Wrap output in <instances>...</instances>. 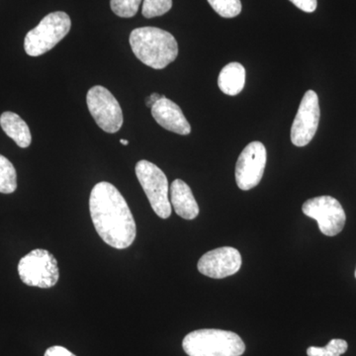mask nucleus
<instances>
[{"label": "nucleus", "mask_w": 356, "mask_h": 356, "mask_svg": "<svg viewBox=\"0 0 356 356\" xmlns=\"http://www.w3.org/2000/svg\"><path fill=\"white\" fill-rule=\"evenodd\" d=\"M20 280L28 286L51 288L60 277L58 261L48 250H32L20 259L18 264Z\"/></svg>", "instance_id": "nucleus-6"}, {"label": "nucleus", "mask_w": 356, "mask_h": 356, "mask_svg": "<svg viewBox=\"0 0 356 356\" xmlns=\"http://www.w3.org/2000/svg\"><path fill=\"white\" fill-rule=\"evenodd\" d=\"M0 126L4 133L16 143L18 147L26 149L31 145L32 136L27 123L14 112L6 111L0 116Z\"/></svg>", "instance_id": "nucleus-14"}, {"label": "nucleus", "mask_w": 356, "mask_h": 356, "mask_svg": "<svg viewBox=\"0 0 356 356\" xmlns=\"http://www.w3.org/2000/svg\"><path fill=\"white\" fill-rule=\"evenodd\" d=\"M44 356H76L63 346H51L44 353Z\"/></svg>", "instance_id": "nucleus-22"}, {"label": "nucleus", "mask_w": 356, "mask_h": 356, "mask_svg": "<svg viewBox=\"0 0 356 356\" xmlns=\"http://www.w3.org/2000/svg\"><path fill=\"white\" fill-rule=\"evenodd\" d=\"M163 95H159V93H153L147 98V106L152 109V107L158 102Z\"/></svg>", "instance_id": "nucleus-23"}, {"label": "nucleus", "mask_w": 356, "mask_h": 356, "mask_svg": "<svg viewBox=\"0 0 356 356\" xmlns=\"http://www.w3.org/2000/svg\"><path fill=\"white\" fill-rule=\"evenodd\" d=\"M245 84V70L240 63H229L222 67L218 86L225 95L235 96L242 92Z\"/></svg>", "instance_id": "nucleus-15"}, {"label": "nucleus", "mask_w": 356, "mask_h": 356, "mask_svg": "<svg viewBox=\"0 0 356 356\" xmlns=\"http://www.w3.org/2000/svg\"><path fill=\"white\" fill-rule=\"evenodd\" d=\"M120 143L122 145H124V146H128V145H129V140H127L121 139Z\"/></svg>", "instance_id": "nucleus-24"}, {"label": "nucleus", "mask_w": 356, "mask_h": 356, "mask_svg": "<svg viewBox=\"0 0 356 356\" xmlns=\"http://www.w3.org/2000/svg\"><path fill=\"white\" fill-rule=\"evenodd\" d=\"M304 214L318 222V229L325 236L339 235L344 228L346 216L343 206L331 196L309 199L302 207Z\"/></svg>", "instance_id": "nucleus-8"}, {"label": "nucleus", "mask_w": 356, "mask_h": 356, "mask_svg": "<svg viewBox=\"0 0 356 356\" xmlns=\"http://www.w3.org/2000/svg\"><path fill=\"white\" fill-rule=\"evenodd\" d=\"M182 348L189 356H241L245 353V344L235 332L203 329L189 332L182 341Z\"/></svg>", "instance_id": "nucleus-3"}, {"label": "nucleus", "mask_w": 356, "mask_h": 356, "mask_svg": "<svg viewBox=\"0 0 356 356\" xmlns=\"http://www.w3.org/2000/svg\"><path fill=\"white\" fill-rule=\"evenodd\" d=\"M211 7L224 18H234L242 13L241 0H208Z\"/></svg>", "instance_id": "nucleus-18"}, {"label": "nucleus", "mask_w": 356, "mask_h": 356, "mask_svg": "<svg viewBox=\"0 0 356 356\" xmlns=\"http://www.w3.org/2000/svg\"><path fill=\"white\" fill-rule=\"evenodd\" d=\"M152 115L154 120L165 130L170 131L178 135H189L191 126L185 118L184 112L177 103L163 96L156 104L152 107Z\"/></svg>", "instance_id": "nucleus-12"}, {"label": "nucleus", "mask_w": 356, "mask_h": 356, "mask_svg": "<svg viewBox=\"0 0 356 356\" xmlns=\"http://www.w3.org/2000/svg\"><path fill=\"white\" fill-rule=\"evenodd\" d=\"M170 204L178 216L185 220H193L199 215L198 204L191 187L184 180L175 179L170 185Z\"/></svg>", "instance_id": "nucleus-13"}, {"label": "nucleus", "mask_w": 356, "mask_h": 356, "mask_svg": "<svg viewBox=\"0 0 356 356\" xmlns=\"http://www.w3.org/2000/svg\"><path fill=\"white\" fill-rule=\"evenodd\" d=\"M320 105L317 93L308 90L302 98L291 128V142L296 147H305L315 137L320 122Z\"/></svg>", "instance_id": "nucleus-10"}, {"label": "nucleus", "mask_w": 356, "mask_h": 356, "mask_svg": "<svg viewBox=\"0 0 356 356\" xmlns=\"http://www.w3.org/2000/svg\"><path fill=\"white\" fill-rule=\"evenodd\" d=\"M136 175L156 215L168 219L172 215V204L168 197V181L165 172L149 161H140L136 165Z\"/></svg>", "instance_id": "nucleus-5"}, {"label": "nucleus", "mask_w": 356, "mask_h": 356, "mask_svg": "<svg viewBox=\"0 0 356 356\" xmlns=\"http://www.w3.org/2000/svg\"><path fill=\"white\" fill-rule=\"evenodd\" d=\"M72 21L63 11L48 14L26 35L24 49L30 57H39L51 51L69 34Z\"/></svg>", "instance_id": "nucleus-4"}, {"label": "nucleus", "mask_w": 356, "mask_h": 356, "mask_svg": "<svg viewBox=\"0 0 356 356\" xmlns=\"http://www.w3.org/2000/svg\"><path fill=\"white\" fill-rule=\"evenodd\" d=\"M17 188V173L11 161L0 154V193L10 194Z\"/></svg>", "instance_id": "nucleus-16"}, {"label": "nucleus", "mask_w": 356, "mask_h": 356, "mask_svg": "<svg viewBox=\"0 0 356 356\" xmlns=\"http://www.w3.org/2000/svg\"><path fill=\"white\" fill-rule=\"evenodd\" d=\"M89 212L100 238L110 247L124 250L137 235L135 220L125 198L109 182L93 187L89 198Z\"/></svg>", "instance_id": "nucleus-1"}, {"label": "nucleus", "mask_w": 356, "mask_h": 356, "mask_svg": "<svg viewBox=\"0 0 356 356\" xmlns=\"http://www.w3.org/2000/svg\"><path fill=\"white\" fill-rule=\"evenodd\" d=\"M242 266V255L235 248H215L199 259V273L207 277L222 280L234 275Z\"/></svg>", "instance_id": "nucleus-11"}, {"label": "nucleus", "mask_w": 356, "mask_h": 356, "mask_svg": "<svg viewBox=\"0 0 356 356\" xmlns=\"http://www.w3.org/2000/svg\"><path fill=\"white\" fill-rule=\"evenodd\" d=\"M348 344L343 339H332L325 348L310 346L307 350L308 356H341L348 350Z\"/></svg>", "instance_id": "nucleus-17"}, {"label": "nucleus", "mask_w": 356, "mask_h": 356, "mask_svg": "<svg viewBox=\"0 0 356 356\" xmlns=\"http://www.w3.org/2000/svg\"><path fill=\"white\" fill-rule=\"evenodd\" d=\"M267 161L266 149L261 142H252L243 149L236 165V181L238 188H254L264 177Z\"/></svg>", "instance_id": "nucleus-9"}, {"label": "nucleus", "mask_w": 356, "mask_h": 356, "mask_svg": "<svg viewBox=\"0 0 356 356\" xmlns=\"http://www.w3.org/2000/svg\"><path fill=\"white\" fill-rule=\"evenodd\" d=\"M172 0H144L142 13L146 18L158 17L172 9Z\"/></svg>", "instance_id": "nucleus-19"}, {"label": "nucleus", "mask_w": 356, "mask_h": 356, "mask_svg": "<svg viewBox=\"0 0 356 356\" xmlns=\"http://www.w3.org/2000/svg\"><path fill=\"white\" fill-rule=\"evenodd\" d=\"M355 277H356V269H355Z\"/></svg>", "instance_id": "nucleus-25"}, {"label": "nucleus", "mask_w": 356, "mask_h": 356, "mask_svg": "<svg viewBox=\"0 0 356 356\" xmlns=\"http://www.w3.org/2000/svg\"><path fill=\"white\" fill-rule=\"evenodd\" d=\"M86 102L91 116L104 132L114 134L123 125V112L114 95L104 86H95L89 89Z\"/></svg>", "instance_id": "nucleus-7"}, {"label": "nucleus", "mask_w": 356, "mask_h": 356, "mask_svg": "<svg viewBox=\"0 0 356 356\" xmlns=\"http://www.w3.org/2000/svg\"><path fill=\"white\" fill-rule=\"evenodd\" d=\"M142 0H111L110 6L117 16L131 18L137 14Z\"/></svg>", "instance_id": "nucleus-20"}, {"label": "nucleus", "mask_w": 356, "mask_h": 356, "mask_svg": "<svg viewBox=\"0 0 356 356\" xmlns=\"http://www.w3.org/2000/svg\"><path fill=\"white\" fill-rule=\"evenodd\" d=\"M290 1L302 11L308 13H314L318 6L317 0H290Z\"/></svg>", "instance_id": "nucleus-21"}, {"label": "nucleus", "mask_w": 356, "mask_h": 356, "mask_svg": "<svg viewBox=\"0 0 356 356\" xmlns=\"http://www.w3.org/2000/svg\"><path fill=\"white\" fill-rule=\"evenodd\" d=\"M130 44L134 55L143 64L154 70H163L175 60L178 55L177 40L170 32L156 27L133 30Z\"/></svg>", "instance_id": "nucleus-2"}]
</instances>
